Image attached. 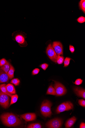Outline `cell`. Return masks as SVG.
<instances>
[{"label":"cell","mask_w":85,"mask_h":128,"mask_svg":"<svg viewBox=\"0 0 85 128\" xmlns=\"http://www.w3.org/2000/svg\"><path fill=\"white\" fill-rule=\"evenodd\" d=\"M0 118L3 124L8 127H16L20 125L21 123V120L12 113L3 114Z\"/></svg>","instance_id":"1"},{"label":"cell","mask_w":85,"mask_h":128,"mask_svg":"<svg viewBox=\"0 0 85 128\" xmlns=\"http://www.w3.org/2000/svg\"><path fill=\"white\" fill-rule=\"evenodd\" d=\"M51 103L47 100H44L42 102L40 110L42 115L45 117H50L51 115Z\"/></svg>","instance_id":"2"},{"label":"cell","mask_w":85,"mask_h":128,"mask_svg":"<svg viewBox=\"0 0 85 128\" xmlns=\"http://www.w3.org/2000/svg\"><path fill=\"white\" fill-rule=\"evenodd\" d=\"M53 81L54 82V86L56 91V95L60 96L65 95L67 92V90L65 86L60 82L54 80Z\"/></svg>","instance_id":"3"},{"label":"cell","mask_w":85,"mask_h":128,"mask_svg":"<svg viewBox=\"0 0 85 128\" xmlns=\"http://www.w3.org/2000/svg\"><path fill=\"white\" fill-rule=\"evenodd\" d=\"M73 108V105L71 102L66 101L59 105L57 108L56 111L57 114H60L65 111L72 110Z\"/></svg>","instance_id":"4"},{"label":"cell","mask_w":85,"mask_h":128,"mask_svg":"<svg viewBox=\"0 0 85 128\" xmlns=\"http://www.w3.org/2000/svg\"><path fill=\"white\" fill-rule=\"evenodd\" d=\"M46 54L51 61L56 63L57 61L58 55L55 52L51 44L49 45L46 51Z\"/></svg>","instance_id":"5"},{"label":"cell","mask_w":85,"mask_h":128,"mask_svg":"<svg viewBox=\"0 0 85 128\" xmlns=\"http://www.w3.org/2000/svg\"><path fill=\"white\" fill-rule=\"evenodd\" d=\"M62 123V121L61 119L55 118L47 122L46 125L48 128H59L61 127Z\"/></svg>","instance_id":"6"},{"label":"cell","mask_w":85,"mask_h":128,"mask_svg":"<svg viewBox=\"0 0 85 128\" xmlns=\"http://www.w3.org/2000/svg\"><path fill=\"white\" fill-rule=\"evenodd\" d=\"M9 103V96L0 91V105L4 108H6L8 107Z\"/></svg>","instance_id":"7"},{"label":"cell","mask_w":85,"mask_h":128,"mask_svg":"<svg viewBox=\"0 0 85 128\" xmlns=\"http://www.w3.org/2000/svg\"><path fill=\"white\" fill-rule=\"evenodd\" d=\"M15 39L17 42L21 46L25 47L27 46V43L25 41L24 35L20 32L15 33Z\"/></svg>","instance_id":"8"},{"label":"cell","mask_w":85,"mask_h":128,"mask_svg":"<svg viewBox=\"0 0 85 128\" xmlns=\"http://www.w3.org/2000/svg\"><path fill=\"white\" fill-rule=\"evenodd\" d=\"M52 46L58 56L63 55V48L61 43L59 41H54L53 43Z\"/></svg>","instance_id":"9"},{"label":"cell","mask_w":85,"mask_h":128,"mask_svg":"<svg viewBox=\"0 0 85 128\" xmlns=\"http://www.w3.org/2000/svg\"><path fill=\"white\" fill-rule=\"evenodd\" d=\"M21 117L26 122H29L35 120L36 116L34 113H28L20 115Z\"/></svg>","instance_id":"10"},{"label":"cell","mask_w":85,"mask_h":128,"mask_svg":"<svg viewBox=\"0 0 85 128\" xmlns=\"http://www.w3.org/2000/svg\"><path fill=\"white\" fill-rule=\"evenodd\" d=\"M9 79L7 74L0 69V84L9 82Z\"/></svg>","instance_id":"11"},{"label":"cell","mask_w":85,"mask_h":128,"mask_svg":"<svg viewBox=\"0 0 85 128\" xmlns=\"http://www.w3.org/2000/svg\"><path fill=\"white\" fill-rule=\"evenodd\" d=\"M73 89L74 91L77 96L82 97L84 99H85V91L84 89L76 87L74 88Z\"/></svg>","instance_id":"12"},{"label":"cell","mask_w":85,"mask_h":128,"mask_svg":"<svg viewBox=\"0 0 85 128\" xmlns=\"http://www.w3.org/2000/svg\"><path fill=\"white\" fill-rule=\"evenodd\" d=\"M76 119L75 116L69 119L65 124L66 128H70L72 127L76 122Z\"/></svg>","instance_id":"13"},{"label":"cell","mask_w":85,"mask_h":128,"mask_svg":"<svg viewBox=\"0 0 85 128\" xmlns=\"http://www.w3.org/2000/svg\"><path fill=\"white\" fill-rule=\"evenodd\" d=\"M6 88L7 92L11 95H14L16 93L15 89L13 85L9 84L6 85Z\"/></svg>","instance_id":"14"},{"label":"cell","mask_w":85,"mask_h":128,"mask_svg":"<svg viewBox=\"0 0 85 128\" xmlns=\"http://www.w3.org/2000/svg\"><path fill=\"white\" fill-rule=\"evenodd\" d=\"M14 71L15 69L14 67L11 64H10V69L7 73V75L10 80L12 79V78H14Z\"/></svg>","instance_id":"15"},{"label":"cell","mask_w":85,"mask_h":128,"mask_svg":"<svg viewBox=\"0 0 85 128\" xmlns=\"http://www.w3.org/2000/svg\"><path fill=\"white\" fill-rule=\"evenodd\" d=\"M46 94L47 95H56V91H55V89L53 87L52 85L51 84L49 86L48 89Z\"/></svg>","instance_id":"16"},{"label":"cell","mask_w":85,"mask_h":128,"mask_svg":"<svg viewBox=\"0 0 85 128\" xmlns=\"http://www.w3.org/2000/svg\"><path fill=\"white\" fill-rule=\"evenodd\" d=\"M6 84L0 85V90L2 92L6 94L11 97L12 95L7 92L6 88Z\"/></svg>","instance_id":"17"},{"label":"cell","mask_w":85,"mask_h":128,"mask_svg":"<svg viewBox=\"0 0 85 128\" xmlns=\"http://www.w3.org/2000/svg\"><path fill=\"white\" fill-rule=\"evenodd\" d=\"M10 68V64L9 62L7 61L4 66L0 67V69H1L7 74L8 73Z\"/></svg>","instance_id":"18"},{"label":"cell","mask_w":85,"mask_h":128,"mask_svg":"<svg viewBox=\"0 0 85 128\" xmlns=\"http://www.w3.org/2000/svg\"><path fill=\"white\" fill-rule=\"evenodd\" d=\"M18 97V96L17 95H12L11 97V101L9 106H10L11 105L15 103L17 100Z\"/></svg>","instance_id":"19"},{"label":"cell","mask_w":85,"mask_h":128,"mask_svg":"<svg viewBox=\"0 0 85 128\" xmlns=\"http://www.w3.org/2000/svg\"><path fill=\"white\" fill-rule=\"evenodd\" d=\"M80 9L82 10L83 12L85 13V0H81L79 3Z\"/></svg>","instance_id":"20"},{"label":"cell","mask_w":85,"mask_h":128,"mask_svg":"<svg viewBox=\"0 0 85 128\" xmlns=\"http://www.w3.org/2000/svg\"><path fill=\"white\" fill-rule=\"evenodd\" d=\"M28 128H41L42 126L39 123H32L30 124L27 127Z\"/></svg>","instance_id":"21"},{"label":"cell","mask_w":85,"mask_h":128,"mask_svg":"<svg viewBox=\"0 0 85 128\" xmlns=\"http://www.w3.org/2000/svg\"><path fill=\"white\" fill-rule=\"evenodd\" d=\"M64 58L63 56H58L56 62L58 64H61L64 62Z\"/></svg>","instance_id":"22"},{"label":"cell","mask_w":85,"mask_h":128,"mask_svg":"<svg viewBox=\"0 0 85 128\" xmlns=\"http://www.w3.org/2000/svg\"><path fill=\"white\" fill-rule=\"evenodd\" d=\"M20 83V80L17 78L13 79L10 82V83L14 84L15 86L19 85Z\"/></svg>","instance_id":"23"},{"label":"cell","mask_w":85,"mask_h":128,"mask_svg":"<svg viewBox=\"0 0 85 128\" xmlns=\"http://www.w3.org/2000/svg\"><path fill=\"white\" fill-rule=\"evenodd\" d=\"M71 59V58L68 57L65 58L64 62V67H67L69 65Z\"/></svg>","instance_id":"24"},{"label":"cell","mask_w":85,"mask_h":128,"mask_svg":"<svg viewBox=\"0 0 85 128\" xmlns=\"http://www.w3.org/2000/svg\"><path fill=\"white\" fill-rule=\"evenodd\" d=\"M77 20L79 23H82L85 22V18L84 17L81 16L78 18Z\"/></svg>","instance_id":"25"},{"label":"cell","mask_w":85,"mask_h":128,"mask_svg":"<svg viewBox=\"0 0 85 128\" xmlns=\"http://www.w3.org/2000/svg\"><path fill=\"white\" fill-rule=\"evenodd\" d=\"M83 80L80 78L77 79L75 81V82L73 83H74L77 85H79L82 83Z\"/></svg>","instance_id":"26"},{"label":"cell","mask_w":85,"mask_h":128,"mask_svg":"<svg viewBox=\"0 0 85 128\" xmlns=\"http://www.w3.org/2000/svg\"><path fill=\"white\" fill-rule=\"evenodd\" d=\"M6 60L3 58L0 60V67L4 66L7 62Z\"/></svg>","instance_id":"27"},{"label":"cell","mask_w":85,"mask_h":128,"mask_svg":"<svg viewBox=\"0 0 85 128\" xmlns=\"http://www.w3.org/2000/svg\"><path fill=\"white\" fill-rule=\"evenodd\" d=\"M79 104L81 106L84 107H85V101L83 99L80 100L78 101Z\"/></svg>","instance_id":"28"},{"label":"cell","mask_w":85,"mask_h":128,"mask_svg":"<svg viewBox=\"0 0 85 128\" xmlns=\"http://www.w3.org/2000/svg\"><path fill=\"white\" fill-rule=\"evenodd\" d=\"M49 65L46 63H44L40 65V67L44 70H45L49 66Z\"/></svg>","instance_id":"29"},{"label":"cell","mask_w":85,"mask_h":128,"mask_svg":"<svg viewBox=\"0 0 85 128\" xmlns=\"http://www.w3.org/2000/svg\"><path fill=\"white\" fill-rule=\"evenodd\" d=\"M40 70L38 68H36L33 70L32 72L33 75H35L38 74Z\"/></svg>","instance_id":"30"},{"label":"cell","mask_w":85,"mask_h":128,"mask_svg":"<svg viewBox=\"0 0 85 128\" xmlns=\"http://www.w3.org/2000/svg\"><path fill=\"white\" fill-rule=\"evenodd\" d=\"M69 50L72 53L75 52V50L74 47L71 45H70L69 46Z\"/></svg>","instance_id":"31"},{"label":"cell","mask_w":85,"mask_h":128,"mask_svg":"<svg viewBox=\"0 0 85 128\" xmlns=\"http://www.w3.org/2000/svg\"><path fill=\"white\" fill-rule=\"evenodd\" d=\"M80 128H85V124L84 122H82L81 123Z\"/></svg>","instance_id":"32"}]
</instances>
